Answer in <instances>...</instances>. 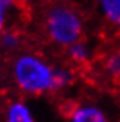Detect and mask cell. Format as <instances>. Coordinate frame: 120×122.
<instances>
[{
  "mask_svg": "<svg viewBox=\"0 0 120 122\" xmlns=\"http://www.w3.org/2000/svg\"><path fill=\"white\" fill-rule=\"evenodd\" d=\"M15 87L25 96H44L54 93L56 66L35 53L18 55L10 66Z\"/></svg>",
  "mask_w": 120,
  "mask_h": 122,
  "instance_id": "obj_1",
  "label": "cell"
},
{
  "mask_svg": "<svg viewBox=\"0 0 120 122\" xmlns=\"http://www.w3.org/2000/svg\"><path fill=\"white\" fill-rule=\"evenodd\" d=\"M48 38L60 47H69L82 38L83 22L79 13L69 6H54L46 18Z\"/></svg>",
  "mask_w": 120,
  "mask_h": 122,
  "instance_id": "obj_2",
  "label": "cell"
},
{
  "mask_svg": "<svg viewBox=\"0 0 120 122\" xmlns=\"http://www.w3.org/2000/svg\"><path fill=\"white\" fill-rule=\"evenodd\" d=\"M67 122H110V118L95 103H79L69 110Z\"/></svg>",
  "mask_w": 120,
  "mask_h": 122,
  "instance_id": "obj_3",
  "label": "cell"
},
{
  "mask_svg": "<svg viewBox=\"0 0 120 122\" xmlns=\"http://www.w3.org/2000/svg\"><path fill=\"white\" fill-rule=\"evenodd\" d=\"M5 122H38L34 110L22 99L9 100L5 107Z\"/></svg>",
  "mask_w": 120,
  "mask_h": 122,
  "instance_id": "obj_4",
  "label": "cell"
},
{
  "mask_svg": "<svg viewBox=\"0 0 120 122\" xmlns=\"http://www.w3.org/2000/svg\"><path fill=\"white\" fill-rule=\"evenodd\" d=\"M66 50H67V56H69V59L76 65L88 63L91 60V56H92L91 47L82 40L73 43V44H70L69 47H66Z\"/></svg>",
  "mask_w": 120,
  "mask_h": 122,
  "instance_id": "obj_5",
  "label": "cell"
},
{
  "mask_svg": "<svg viewBox=\"0 0 120 122\" xmlns=\"http://www.w3.org/2000/svg\"><path fill=\"white\" fill-rule=\"evenodd\" d=\"M98 7L102 16L120 30V0H98Z\"/></svg>",
  "mask_w": 120,
  "mask_h": 122,
  "instance_id": "obj_6",
  "label": "cell"
},
{
  "mask_svg": "<svg viewBox=\"0 0 120 122\" xmlns=\"http://www.w3.org/2000/svg\"><path fill=\"white\" fill-rule=\"evenodd\" d=\"M75 81V72L67 66H56L54 75V93L63 91L65 88L70 87Z\"/></svg>",
  "mask_w": 120,
  "mask_h": 122,
  "instance_id": "obj_7",
  "label": "cell"
},
{
  "mask_svg": "<svg viewBox=\"0 0 120 122\" xmlns=\"http://www.w3.org/2000/svg\"><path fill=\"white\" fill-rule=\"evenodd\" d=\"M104 71L111 78H120V51L114 50L104 59Z\"/></svg>",
  "mask_w": 120,
  "mask_h": 122,
  "instance_id": "obj_8",
  "label": "cell"
},
{
  "mask_svg": "<svg viewBox=\"0 0 120 122\" xmlns=\"http://www.w3.org/2000/svg\"><path fill=\"white\" fill-rule=\"evenodd\" d=\"M21 43V38L16 32L13 31H3L2 34V46L5 50H16Z\"/></svg>",
  "mask_w": 120,
  "mask_h": 122,
  "instance_id": "obj_9",
  "label": "cell"
},
{
  "mask_svg": "<svg viewBox=\"0 0 120 122\" xmlns=\"http://www.w3.org/2000/svg\"><path fill=\"white\" fill-rule=\"evenodd\" d=\"M13 6H15V0H0V21H2V25L5 24L6 18L12 12Z\"/></svg>",
  "mask_w": 120,
  "mask_h": 122,
  "instance_id": "obj_10",
  "label": "cell"
}]
</instances>
